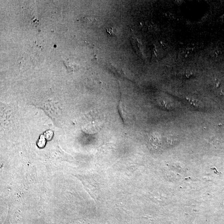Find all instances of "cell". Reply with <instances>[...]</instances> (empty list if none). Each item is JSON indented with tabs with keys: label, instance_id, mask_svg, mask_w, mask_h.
Returning <instances> with one entry per match:
<instances>
[{
	"label": "cell",
	"instance_id": "8992f818",
	"mask_svg": "<svg viewBox=\"0 0 224 224\" xmlns=\"http://www.w3.org/2000/svg\"><path fill=\"white\" fill-rule=\"evenodd\" d=\"M166 15L168 17H169V18H173V16L172 13H170V12H169V13H168V14L167 15Z\"/></svg>",
	"mask_w": 224,
	"mask_h": 224
},
{
	"label": "cell",
	"instance_id": "52a82bcc",
	"mask_svg": "<svg viewBox=\"0 0 224 224\" xmlns=\"http://www.w3.org/2000/svg\"><path fill=\"white\" fill-rule=\"evenodd\" d=\"M192 75V73L191 72H188L186 74V76L187 77H189Z\"/></svg>",
	"mask_w": 224,
	"mask_h": 224
},
{
	"label": "cell",
	"instance_id": "3957f363",
	"mask_svg": "<svg viewBox=\"0 0 224 224\" xmlns=\"http://www.w3.org/2000/svg\"><path fill=\"white\" fill-rule=\"evenodd\" d=\"M50 155L54 160H57L68 161L69 159V156L66 154L59 147H56L54 149H51Z\"/></svg>",
	"mask_w": 224,
	"mask_h": 224
},
{
	"label": "cell",
	"instance_id": "7a4b0ae2",
	"mask_svg": "<svg viewBox=\"0 0 224 224\" xmlns=\"http://www.w3.org/2000/svg\"><path fill=\"white\" fill-rule=\"evenodd\" d=\"M75 176L81 181L85 189L92 198L95 200H98L100 195V188L97 182L90 176L80 175Z\"/></svg>",
	"mask_w": 224,
	"mask_h": 224
},
{
	"label": "cell",
	"instance_id": "5b68a950",
	"mask_svg": "<svg viewBox=\"0 0 224 224\" xmlns=\"http://www.w3.org/2000/svg\"><path fill=\"white\" fill-rule=\"evenodd\" d=\"M45 143V140L44 139L43 136L42 135L41 138H40L39 140V142L38 145L39 146H41V147H42L44 146Z\"/></svg>",
	"mask_w": 224,
	"mask_h": 224
},
{
	"label": "cell",
	"instance_id": "277c9868",
	"mask_svg": "<svg viewBox=\"0 0 224 224\" xmlns=\"http://www.w3.org/2000/svg\"><path fill=\"white\" fill-rule=\"evenodd\" d=\"M107 32L109 35L113 36L116 35V33H117L116 29L113 28L107 29Z\"/></svg>",
	"mask_w": 224,
	"mask_h": 224
},
{
	"label": "cell",
	"instance_id": "6da1fadb",
	"mask_svg": "<svg viewBox=\"0 0 224 224\" xmlns=\"http://www.w3.org/2000/svg\"><path fill=\"white\" fill-rule=\"evenodd\" d=\"M103 123V119L102 115L97 112H92L84 116L81 127L85 132L93 134L98 132Z\"/></svg>",
	"mask_w": 224,
	"mask_h": 224
}]
</instances>
